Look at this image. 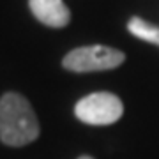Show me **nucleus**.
<instances>
[{"label": "nucleus", "mask_w": 159, "mask_h": 159, "mask_svg": "<svg viewBox=\"0 0 159 159\" xmlns=\"http://www.w3.org/2000/svg\"><path fill=\"white\" fill-rule=\"evenodd\" d=\"M39 122L30 102L16 92L0 99V140L9 147L29 145L39 136Z\"/></svg>", "instance_id": "f257e3e1"}, {"label": "nucleus", "mask_w": 159, "mask_h": 159, "mask_svg": "<svg viewBox=\"0 0 159 159\" xmlns=\"http://www.w3.org/2000/svg\"><path fill=\"white\" fill-rule=\"evenodd\" d=\"M125 60V55L120 50L110 46H81L69 51L64 57L62 66L73 73H94V71H108L119 67Z\"/></svg>", "instance_id": "f03ea898"}, {"label": "nucleus", "mask_w": 159, "mask_h": 159, "mask_svg": "<svg viewBox=\"0 0 159 159\" xmlns=\"http://www.w3.org/2000/svg\"><path fill=\"white\" fill-rule=\"evenodd\" d=\"M74 113L81 122L90 125H108L122 117L124 106L115 94L96 92L76 102Z\"/></svg>", "instance_id": "7ed1b4c3"}, {"label": "nucleus", "mask_w": 159, "mask_h": 159, "mask_svg": "<svg viewBox=\"0 0 159 159\" xmlns=\"http://www.w3.org/2000/svg\"><path fill=\"white\" fill-rule=\"evenodd\" d=\"M30 11L41 23L62 29L71 21V11L62 0H29Z\"/></svg>", "instance_id": "20e7f679"}, {"label": "nucleus", "mask_w": 159, "mask_h": 159, "mask_svg": "<svg viewBox=\"0 0 159 159\" xmlns=\"http://www.w3.org/2000/svg\"><path fill=\"white\" fill-rule=\"evenodd\" d=\"M127 30L133 35H136L138 39L159 46V27L157 25L145 21L143 18L134 16V18H131L129 23H127Z\"/></svg>", "instance_id": "39448f33"}, {"label": "nucleus", "mask_w": 159, "mask_h": 159, "mask_svg": "<svg viewBox=\"0 0 159 159\" xmlns=\"http://www.w3.org/2000/svg\"><path fill=\"white\" fill-rule=\"evenodd\" d=\"M78 159H92L90 156H81V157H78Z\"/></svg>", "instance_id": "423d86ee"}]
</instances>
